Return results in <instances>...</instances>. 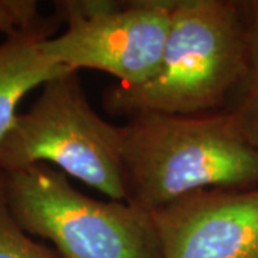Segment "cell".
<instances>
[{
    "label": "cell",
    "mask_w": 258,
    "mask_h": 258,
    "mask_svg": "<svg viewBox=\"0 0 258 258\" xmlns=\"http://www.w3.org/2000/svg\"><path fill=\"white\" fill-rule=\"evenodd\" d=\"M0 258H60L22 230L9 211L0 171Z\"/></svg>",
    "instance_id": "obj_9"
},
{
    "label": "cell",
    "mask_w": 258,
    "mask_h": 258,
    "mask_svg": "<svg viewBox=\"0 0 258 258\" xmlns=\"http://www.w3.org/2000/svg\"><path fill=\"white\" fill-rule=\"evenodd\" d=\"M122 182L125 201L148 214L200 189H251L258 149L228 111L138 115L122 126Z\"/></svg>",
    "instance_id": "obj_2"
},
{
    "label": "cell",
    "mask_w": 258,
    "mask_h": 258,
    "mask_svg": "<svg viewBox=\"0 0 258 258\" xmlns=\"http://www.w3.org/2000/svg\"><path fill=\"white\" fill-rule=\"evenodd\" d=\"M247 57L242 2L175 0L155 74L138 86L106 88L103 109L128 119L225 111L244 81Z\"/></svg>",
    "instance_id": "obj_1"
},
{
    "label": "cell",
    "mask_w": 258,
    "mask_h": 258,
    "mask_svg": "<svg viewBox=\"0 0 258 258\" xmlns=\"http://www.w3.org/2000/svg\"><path fill=\"white\" fill-rule=\"evenodd\" d=\"M242 5L248 35L247 72L225 111L230 112L242 137L258 149V0H247Z\"/></svg>",
    "instance_id": "obj_8"
},
{
    "label": "cell",
    "mask_w": 258,
    "mask_h": 258,
    "mask_svg": "<svg viewBox=\"0 0 258 258\" xmlns=\"http://www.w3.org/2000/svg\"><path fill=\"white\" fill-rule=\"evenodd\" d=\"M175 0H62L55 15L64 30L49 37L47 53L68 72L82 69L138 86L155 74Z\"/></svg>",
    "instance_id": "obj_5"
},
{
    "label": "cell",
    "mask_w": 258,
    "mask_h": 258,
    "mask_svg": "<svg viewBox=\"0 0 258 258\" xmlns=\"http://www.w3.org/2000/svg\"><path fill=\"white\" fill-rule=\"evenodd\" d=\"M60 25L56 15L45 16L35 26L5 37L0 43V142L18 118L22 99L37 86L68 72L56 64L45 46Z\"/></svg>",
    "instance_id": "obj_7"
},
{
    "label": "cell",
    "mask_w": 258,
    "mask_h": 258,
    "mask_svg": "<svg viewBox=\"0 0 258 258\" xmlns=\"http://www.w3.org/2000/svg\"><path fill=\"white\" fill-rule=\"evenodd\" d=\"M45 18L33 0H0V33L12 36Z\"/></svg>",
    "instance_id": "obj_10"
},
{
    "label": "cell",
    "mask_w": 258,
    "mask_h": 258,
    "mask_svg": "<svg viewBox=\"0 0 258 258\" xmlns=\"http://www.w3.org/2000/svg\"><path fill=\"white\" fill-rule=\"evenodd\" d=\"M2 174L15 221L50 241L60 258H162L151 214L126 201L88 197L46 164Z\"/></svg>",
    "instance_id": "obj_3"
},
{
    "label": "cell",
    "mask_w": 258,
    "mask_h": 258,
    "mask_svg": "<svg viewBox=\"0 0 258 258\" xmlns=\"http://www.w3.org/2000/svg\"><path fill=\"white\" fill-rule=\"evenodd\" d=\"M46 164L113 201H125L122 126L88 102L78 72L47 81L30 109L19 113L0 142V171Z\"/></svg>",
    "instance_id": "obj_4"
},
{
    "label": "cell",
    "mask_w": 258,
    "mask_h": 258,
    "mask_svg": "<svg viewBox=\"0 0 258 258\" xmlns=\"http://www.w3.org/2000/svg\"><path fill=\"white\" fill-rule=\"evenodd\" d=\"M151 217L162 258H258V186L200 189Z\"/></svg>",
    "instance_id": "obj_6"
}]
</instances>
